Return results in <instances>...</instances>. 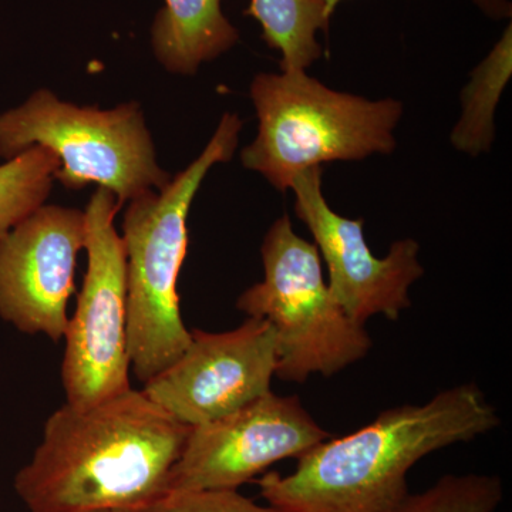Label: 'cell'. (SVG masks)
Wrapping results in <instances>:
<instances>
[{
	"label": "cell",
	"mask_w": 512,
	"mask_h": 512,
	"mask_svg": "<svg viewBox=\"0 0 512 512\" xmlns=\"http://www.w3.org/2000/svg\"><path fill=\"white\" fill-rule=\"evenodd\" d=\"M190 427L131 387L47 419L15 490L30 512H138L167 493Z\"/></svg>",
	"instance_id": "obj_1"
},
{
	"label": "cell",
	"mask_w": 512,
	"mask_h": 512,
	"mask_svg": "<svg viewBox=\"0 0 512 512\" xmlns=\"http://www.w3.org/2000/svg\"><path fill=\"white\" fill-rule=\"evenodd\" d=\"M500 424L483 390L460 384L421 406L384 410L362 429L313 447L289 476L271 471L258 485L282 512H384L410 493L407 474L421 458Z\"/></svg>",
	"instance_id": "obj_2"
},
{
	"label": "cell",
	"mask_w": 512,
	"mask_h": 512,
	"mask_svg": "<svg viewBox=\"0 0 512 512\" xmlns=\"http://www.w3.org/2000/svg\"><path fill=\"white\" fill-rule=\"evenodd\" d=\"M242 121L222 116L201 156L161 191L128 202L123 220L126 251L127 352L134 375L147 383L173 365L191 342L177 284L188 252V212L215 164L228 163L238 147Z\"/></svg>",
	"instance_id": "obj_3"
},
{
	"label": "cell",
	"mask_w": 512,
	"mask_h": 512,
	"mask_svg": "<svg viewBox=\"0 0 512 512\" xmlns=\"http://www.w3.org/2000/svg\"><path fill=\"white\" fill-rule=\"evenodd\" d=\"M251 99L258 134L241 151V163L281 192L309 168L390 154L397 146L399 100L336 92L306 70L256 74Z\"/></svg>",
	"instance_id": "obj_4"
},
{
	"label": "cell",
	"mask_w": 512,
	"mask_h": 512,
	"mask_svg": "<svg viewBox=\"0 0 512 512\" xmlns=\"http://www.w3.org/2000/svg\"><path fill=\"white\" fill-rule=\"evenodd\" d=\"M261 254L264 281L239 296L237 309L274 328L276 377L296 383L332 377L369 355L365 325L340 308L323 279L318 247L293 231L288 215L266 232Z\"/></svg>",
	"instance_id": "obj_5"
},
{
	"label": "cell",
	"mask_w": 512,
	"mask_h": 512,
	"mask_svg": "<svg viewBox=\"0 0 512 512\" xmlns=\"http://www.w3.org/2000/svg\"><path fill=\"white\" fill-rule=\"evenodd\" d=\"M35 146L60 161L55 180L67 190L96 184L113 192L121 207L146 192L164 190L171 181L157 163L137 101L99 110L37 90L18 109L0 114V157L8 161Z\"/></svg>",
	"instance_id": "obj_6"
},
{
	"label": "cell",
	"mask_w": 512,
	"mask_h": 512,
	"mask_svg": "<svg viewBox=\"0 0 512 512\" xmlns=\"http://www.w3.org/2000/svg\"><path fill=\"white\" fill-rule=\"evenodd\" d=\"M121 205L97 187L86 217L89 265L69 318L62 383L67 404L90 407L131 389L127 352L126 251L114 227Z\"/></svg>",
	"instance_id": "obj_7"
},
{
	"label": "cell",
	"mask_w": 512,
	"mask_h": 512,
	"mask_svg": "<svg viewBox=\"0 0 512 512\" xmlns=\"http://www.w3.org/2000/svg\"><path fill=\"white\" fill-rule=\"evenodd\" d=\"M330 437L298 396L268 392L227 416L190 427L165 494L237 490L272 464L299 458Z\"/></svg>",
	"instance_id": "obj_8"
},
{
	"label": "cell",
	"mask_w": 512,
	"mask_h": 512,
	"mask_svg": "<svg viewBox=\"0 0 512 512\" xmlns=\"http://www.w3.org/2000/svg\"><path fill=\"white\" fill-rule=\"evenodd\" d=\"M276 336L265 319L227 332L191 330L183 355L144 383L151 402L188 427L220 419L271 392Z\"/></svg>",
	"instance_id": "obj_9"
},
{
	"label": "cell",
	"mask_w": 512,
	"mask_h": 512,
	"mask_svg": "<svg viewBox=\"0 0 512 512\" xmlns=\"http://www.w3.org/2000/svg\"><path fill=\"white\" fill-rule=\"evenodd\" d=\"M322 167L296 175L295 214L309 228L325 258L329 289L346 315L360 325L375 315L397 320L410 308V286L424 275L420 245L412 238L394 242L384 258L367 245L365 220H348L329 207L322 192Z\"/></svg>",
	"instance_id": "obj_10"
},
{
	"label": "cell",
	"mask_w": 512,
	"mask_h": 512,
	"mask_svg": "<svg viewBox=\"0 0 512 512\" xmlns=\"http://www.w3.org/2000/svg\"><path fill=\"white\" fill-rule=\"evenodd\" d=\"M86 217L76 208H37L0 237V318L57 343L66 335Z\"/></svg>",
	"instance_id": "obj_11"
},
{
	"label": "cell",
	"mask_w": 512,
	"mask_h": 512,
	"mask_svg": "<svg viewBox=\"0 0 512 512\" xmlns=\"http://www.w3.org/2000/svg\"><path fill=\"white\" fill-rule=\"evenodd\" d=\"M164 2L151 26V46L168 72L192 76L238 42V30L222 13V0Z\"/></svg>",
	"instance_id": "obj_12"
},
{
	"label": "cell",
	"mask_w": 512,
	"mask_h": 512,
	"mask_svg": "<svg viewBox=\"0 0 512 512\" xmlns=\"http://www.w3.org/2000/svg\"><path fill=\"white\" fill-rule=\"evenodd\" d=\"M512 73L511 23L493 50L471 72L470 82L461 90V116L451 131L450 141L458 151L471 157L488 153L495 138L494 116L498 101Z\"/></svg>",
	"instance_id": "obj_13"
},
{
	"label": "cell",
	"mask_w": 512,
	"mask_h": 512,
	"mask_svg": "<svg viewBox=\"0 0 512 512\" xmlns=\"http://www.w3.org/2000/svg\"><path fill=\"white\" fill-rule=\"evenodd\" d=\"M245 15L261 23L264 39L282 55V72L306 70L322 57L316 35L328 30L319 0H251Z\"/></svg>",
	"instance_id": "obj_14"
},
{
	"label": "cell",
	"mask_w": 512,
	"mask_h": 512,
	"mask_svg": "<svg viewBox=\"0 0 512 512\" xmlns=\"http://www.w3.org/2000/svg\"><path fill=\"white\" fill-rule=\"evenodd\" d=\"M59 168L60 161L39 146L0 165V237L45 204Z\"/></svg>",
	"instance_id": "obj_15"
},
{
	"label": "cell",
	"mask_w": 512,
	"mask_h": 512,
	"mask_svg": "<svg viewBox=\"0 0 512 512\" xmlns=\"http://www.w3.org/2000/svg\"><path fill=\"white\" fill-rule=\"evenodd\" d=\"M503 498V481L498 476L447 474L384 512H494Z\"/></svg>",
	"instance_id": "obj_16"
},
{
	"label": "cell",
	"mask_w": 512,
	"mask_h": 512,
	"mask_svg": "<svg viewBox=\"0 0 512 512\" xmlns=\"http://www.w3.org/2000/svg\"><path fill=\"white\" fill-rule=\"evenodd\" d=\"M138 512H282L258 505L237 490H197L165 494Z\"/></svg>",
	"instance_id": "obj_17"
},
{
	"label": "cell",
	"mask_w": 512,
	"mask_h": 512,
	"mask_svg": "<svg viewBox=\"0 0 512 512\" xmlns=\"http://www.w3.org/2000/svg\"><path fill=\"white\" fill-rule=\"evenodd\" d=\"M488 18L494 20L511 18V3L508 0H473Z\"/></svg>",
	"instance_id": "obj_18"
},
{
	"label": "cell",
	"mask_w": 512,
	"mask_h": 512,
	"mask_svg": "<svg viewBox=\"0 0 512 512\" xmlns=\"http://www.w3.org/2000/svg\"><path fill=\"white\" fill-rule=\"evenodd\" d=\"M319 2L322 3L326 16L330 19V16L335 12L336 6H338L342 0H319Z\"/></svg>",
	"instance_id": "obj_19"
},
{
	"label": "cell",
	"mask_w": 512,
	"mask_h": 512,
	"mask_svg": "<svg viewBox=\"0 0 512 512\" xmlns=\"http://www.w3.org/2000/svg\"><path fill=\"white\" fill-rule=\"evenodd\" d=\"M104 512H109V511H104Z\"/></svg>",
	"instance_id": "obj_20"
}]
</instances>
